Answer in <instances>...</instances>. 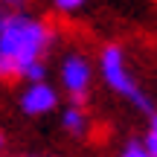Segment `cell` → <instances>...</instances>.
<instances>
[{
  "label": "cell",
  "instance_id": "8",
  "mask_svg": "<svg viewBox=\"0 0 157 157\" xmlns=\"http://www.w3.org/2000/svg\"><path fill=\"white\" fill-rule=\"evenodd\" d=\"M82 6H84L82 0H56V9L64 12V15H73V12H78Z\"/></svg>",
  "mask_w": 157,
  "mask_h": 157
},
{
  "label": "cell",
  "instance_id": "1",
  "mask_svg": "<svg viewBox=\"0 0 157 157\" xmlns=\"http://www.w3.org/2000/svg\"><path fill=\"white\" fill-rule=\"evenodd\" d=\"M50 41H52L50 23L26 15V12H9L3 29H0V56L9 58L15 70H21L32 61H41Z\"/></svg>",
  "mask_w": 157,
  "mask_h": 157
},
{
  "label": "cell",
  "instance_id": "11",
  "mask_svg": "<svg viewBox=\"0 0 157 157\" xmlns=\"http://www.w3.org/2000/svg\"><path fill=\"white\" fill-rule=\"evenodd\" d=\"M148 131H154V134H157V111L151 113V128H148Z\"/></svg>",
  "mask_w": 157,
  "mask_h": 157
},
{
  "label": "cell",
  "instance_id": "4",
  "mask_svg": "<svg viewBox=\"0 0 157 157\" xmlns=\"http://www.w3.org/2000/svg\"><path fill=\"white\" fill-rule=\"evenodd\" d=\"M56 105H58V90L50 82L26 84L21 93V111L26 117H44V113L56 111Z\"/></svg>",
  "mask_w": 157,
  "mask_h": 157
},
{
  "label": "cell",
  "instance_id": "12",
  "mask_svg": "<svg viewBox=\"0 0 157 157\" xmlns=\"http://www.w3.org/2000/svg\"><path fill=\"white\" fill-rule=\"evenodd\" d=\"M0 148H3V134H0Z\"/></svg>",
  "mask_w": 157,
  "mask_h": 157
},
{
  "label": "cell",
  "instance_id": "2",
  "mask_svg": "<svg viewBox=\"0 0 157 157\" xmlns=\"http://www.w3.org/2000/svg\"><path fill=\"white\" fill-rule=\"evenodd\" d=\"M99 73H102L105 84L113 90V93H119V96H125V99H131L137 108H140V111L151 113V99H148V96L140 90V84L134 82V76H131L128 64H125L122 47H117V44L102 47V52H99Z\"/></svg>",
  "mask_w": 157,
  "mask_h": 157
},
{
  "label": "cell",
  "instance_id": "10",
  "mask_svg": "<svg viewBox=\"0 0 157 157\" xmlns=\"http://www.w3.org/2000/svg\"><path fill=\"white\" fill-rule=\"evenodd\" d=\"M6 17H9V9H6V6H0V29H3V23H6Z\"/></svg>",
  "mask_w": 157,
  "mask_h": 157
},
{
  "label": "cell",
  "instance_id": "6",
  "mask_svg": "<svg viewBox=\"0 0 157 157\" xmlns=\"http://www.w3.org/2000/svg\"><path fill=\"white\" fill-rule=\"evenodd\" d=\"M17 76H21V78H26L29 84L47 82V64H44V58H41V61H32V64H26V67H21V70H17Z\"/></svg>",
  "mask_w": 157,
  "mask_h": 157
},
{
  "label": "cell",
  "instance_id": "3",
  "mask_svg": "<svg viewBox=\"0 0 157 157\" xmlns=\"http://www.w3.org/2000/svg\"><path fill=\"white\" fill-rule=\"evenodd\" d=\"M58 76H61V84H64V90L70 93L73 105L82 108L84 99H87L90 82H93V67H90V61L82 56V52H70V56L61 61Z\"/></svg>",
  "mask_w": 157,
  "mask_h": 157
},
{
  "label": "cell",
  "instance_id": "5",
  "mask_svg": "<svg viewBox=\"0 0 157 157\" xmlns=\"http://www.w3.org/2000/svg\"><path fill=\"white\" fill-rule=\"evenodd\" d=\"M61 125H64V131H67V134L84 137V134H87V113H84V108L70 105L67 111L61 113Z\"/></svg>",
  "mask_w": 157,
  "mask_h": 157
},
{
  "label": "cell",
  "instance_id": "7",
  "mask_svg": "<svg viewBox=\"0 0 157 157\" xmlns=\"http://www.w3.org/2000/svg\"><path fill=\"white\" fill-rule=\"evenodd\" d=\"M119 157H151V154L143 148V143H137V140H134V143H128V146L122 148V154H119Z\"/></svg>",
  "mask_w": 157,
  "mask_h": 157
},
{
  "label": "cell",
  "instance_id": "9",
  "mask_svg": "<svg viewBox=\"0 0 157 157\" xmlns=\"http://www.w3.org/2000/svg\"><path fill=\"white\" fill-rule=\"evenodd\" d=\"M143 148H146L151 157H157V134H154V131H148V134H146V140H143Z\"/></svg>",
  "mask_w": 157,
  "mask_h": 157
}]
</instances>
